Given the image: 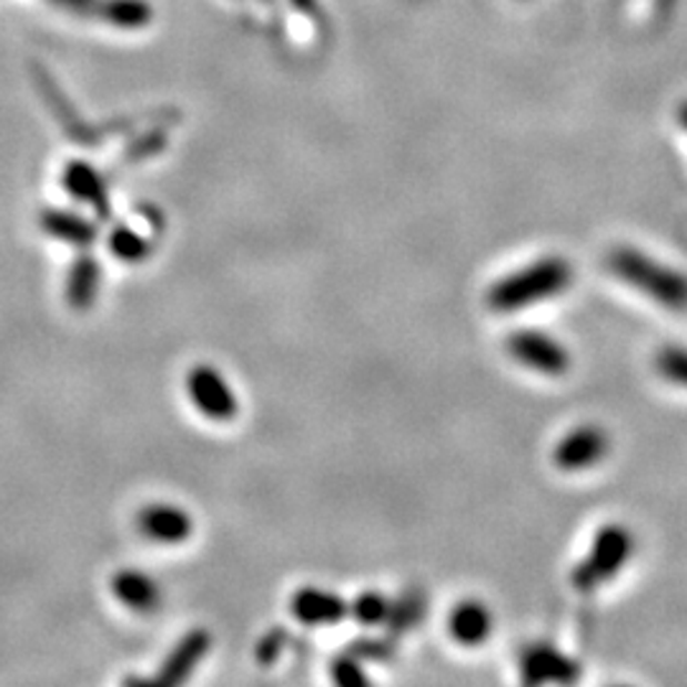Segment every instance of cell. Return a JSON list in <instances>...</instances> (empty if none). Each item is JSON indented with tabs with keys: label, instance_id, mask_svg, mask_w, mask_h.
Listing matches in <instances>:
<instances>
[{
	"label": "cell",
	"instance_id": "15",
	"mask_svg": "<svg viewBox=\"0 0 687 687\" xmlns=\"http://www.w3.org/2000/svg\"><path fill=\"white\" fill-rule=\"evenodd\" d=\"M43 230L49 234H54L57 240L69 242L74 247H90L94 240H98V224L84 220L80 214L72 212H59V209H51V212L43 214Z\"/></svg>",
	"mask_w": 687,
	"mask_h": 687
},
{
	"label": "cell",
	"instance_id": "11",
	"mask_svg": "<svg viewBox=\"0 0 687 687\" xmlns=\"http://www.w3.org/2000/svg\"><path fill=\"white\" fill-rule=\"evenodd\" d=\"M112 594H115L120 604L135 614L159 612L163 602L159 584L141 570H120L112 578Z\"/></svg>",
	"mask_w": 687,
	"mask_h": 687
},
{
	"label": "cell",
	"instance_id": "1",
	"mask_svg": "<svg viewBox=\"0 0 687 687\" xmlns=\"http://www.w3.org/2000/svg\"><path fill=\"white\" fill-rule=\"evenodd\" d=\"M573 267L565 257H543L519 271L504 275L486 293V306L497 313H515L537 306L553 295L568 291Z\"/></svg>",
	"mask_w": 687,
	"mask_h": 687
},
{
	"label": "cell",
	"instance_id": "20",
	"mask_svg": "<svg viewBox=\"0 0 687 687\" xmlns=\"http://www.w3.org/2000/svg\"><path fill=\"white\" fill-rule=\"evenodd\" d=\"M332 675L334 680L339 685H356V683H367V675L362 673V667L356 665V659L350 655V657H342L336 659L334 667H332Z\"/></svg>",
	"mask_w": 687,
	"mask_h": 687
},
{
	"label": "cell",
	"instance_id": "8",
	"mask_svg": "<svg viewBox=\"0 0 687 687\" xmlns=\"http://www.w3.org/2000/svg\"><path fill=\"white\" fill-rule=\"evenodd\" d=\"M138 529L148 540L161 545H181L194 533V519L189 512L173 504H151L138 512Z\"/></svg>",
	"mask_w": 687,
	"mask_h": 687
},
{
	"label": "cell",
	"instance_id": "17",
	"mask_svg": "<svg viewBox=\"0 0 687 687\" xmlns=\"http://www.w3.org/2000/svg\"><path fill=\"white\" fill-rule=\"evenodd\" d=\"M655 367L667 382L687 387V350L685 346H663L655 360Z\"/></svg>",
	"mask_w": 687,
	"mask_h": 687
},
{
	"label": "cell",
	"instance_id": "2",
	"mask_svg": "<svg viewBox=\"0 0 687 687\" xmlns=\"http://www.w3.org/2000/svg\"><path fill=\"white\" fill-rule=\"evenodd\" d=\"M606 267L629 289L645 293L667 311H687V273L659 263L637 247H614Z\"/></svg>",
	"mask_w": 687,
	"mask_h": 687
},
{
	"label": "cell",
	"instance_id": "14",
	"mask_svg": "<svg viewBox=\"0 0 687 687\" xmlns=\"http://www.w3.org/2000/svg\"><path fill=\"white\" fill-rule=\"evenodd\" d=\"M100 281H102V271H100L98 260H94L92 255H82L72 265V271H69V281H67L69 306L77 311L92 309V303L100 293Z\"/></svg>",
	"mask_w": 687,
	"mask_h": 687
},
{
	"label": "cell",
	"instance_id": "13",
	"mask_svg": "<svg viewBox=\"0 0 687 687\" xmlns=\"http://www.w3.org/2000/svg\"><path fill=\"white\" fill-rule=\"evenodd\" d=\"M64 189L72 194L77 202L90 204L98 214H110V196L108 186L98 171L87 163H72L64 171Z\"/></svg>",
	"mask_w": 687,
	"mask_h": 687
},
{
	"label": "cell",
	"instance_id": "9",
	"mask_svg": "<svg viewBox=\"0 0 687 687\" xmlns=\"http://www.w3.org/2000/svg\"><path fill=\"white\" fill-rule=\"evenodd\" d=\"M209 647H212V637L204 629H194L186 634L184 639L173 647L171 655L163 663L161 673L155 675V683L159 685H179L186 683L191 675H194L196 665L206 657Z\"/></svg>",
	"mask_w": 687,
	"mask_h": 687
},
{
	"label": "cell",
	"instance_id": "10",
	"mask_svg": "<svg viewBox=\"0 0 687 687\" xmlns=\"http://www.w3.org/2000/svg\"><path fill=\"white\" fill-rule=\"evenodd\" d=\"M291 612L301 624L326 626V624L342 622L346 612H350V606H346V602L339 594L311 586V588H301L299 594L293 596Z\"/></svg>",
	"mask_w": 687,
	"mask_h": 687
},
{
	"label": "cell",
	"instance_id": "4",
	"mask_svg": "<svg viewBox=\"0 0 687 687\" xmlns=\"http://www.w3.org/2000/svg\"><path fill=\"white\" fill-rule=\"evenodd\" d=\"M507 354L522 364L525 370H533L545 377H563L570 370V354L558 339L547 336L535 329H522L507 336Z\"/></svg>",
	"mask_w": 687,
	"mask_h": 687
},
{
	"label": "cell",
	"instance_id": "19",
	"mask_svg": "<svg viewBox=\"0 0 687 687\" xmlns=\"http://www.w3.org/2000/svg\"><path fill=\"white\" fill-rule=\"evenodd\" d=\"M421 614H423V598L417 594H407L403 602L390 606L387 622L393 624L395 629H411V626L421 619Z\"/></svg>",
	"mask_w": 687,
	"mask_h": 687
},
{
	"label": "cell",
	"instance_id": "3",
	"mask_svg": "<svg viewBox=\"0 0 687 687\" xmlns=\"http://www.w3.org/2000/svg\"><path fill=\"white\" fill-rule=\"evenodd\" d=\"M634 553V537L622 525H606L596 533L590 550L570 573V584L580 594L602 588L614 576H619Z\"/></svg>",
	"mask_w": 687,
	"mask_h": 687
},
{
	"label": "cell",
	"instance_id": "5",
	"mask_svg": "<svg viewBox=\"0 0 687 687\" xmlns=\"http://www.w3.org/2000/svg\"><path fill=\"white\" fill-rule=\"evenodd\" d=\"M186 393L199 413L209 421L228 423L240 413V400L220 370L199 364L186 375Z\"/></svg>",
	"mask_w": 687,
	"mask_h": 687
},
{
	"label": "cell",
	"instance_id": "18",
	"mask_svg": "<svg viewBox=\"0 0 687 687\" xmlns=\"http://www.w3.org/2000/svg\"><path fill=\"white\" fill-rule=\"evenodd\" d=\"M352 614H354V619L360 622V624L375 626V624L387 622L390 602L382 594H375V590H367V594H362L352 604Z\"/></svg>",
	"mask_w": 687,
	"mask_h": 687
},
{
	"label": "cell",
	"instance_id": "16",
	"mask_svg": "<svg viewBox=\"0 0 687 687\" xmlns=\"http://www.w3.org/2000/svg\"><path fill=\"white\" fill-rule=\"evenodd\" d=\"M110 252L115 255L120 263H143L145 257H151L153 252V240L145 238V234L135 232L128 224H118L110 234Z\"/></svg>",
	"mask_w": 687,
	"mask_h": 687
},
{
	"label": "cell",
	"instance_id": "7",
	"mask_svg": "<svg viewBox=\"0 0 687 687\" xmlns=\"http://www.w3.org/2000/svg\"><path fill=\"white\" fill-rule=\"evenodd\" d=\"M522 680L527 685H545V683H558L570 685L580 677L578 663H573L568 655H563L555 647L547 645H533L525 655H522Z\"/></svg>",
	"mask_w": 687,
	"mask_h": 687
},
{
	"label": "cell",
	"instance_id": "12",
	"mask_svg": "<svg viewBox=\"0 0 687 687\" xmlns=\"http://www.w3.org/2000/svg\"><path fill=\"white\" fill-rule=\"evenodd\" d=\"M492 624V612L486 608V604L476 602V598H466V602L456 604L454 612L448 614L451 637L466 647H476L489 639Z\"/></svg>",
	"mask_w": 687,
	"mask_h": 687
},
{
	"label": "cell",
	"instance_id": "21",
	"mask_svg": "<svg viewBox=\"0 0 687 687\" xmlns=\"http://www.w3.org/2000/svg\"><path fill=\"white\" fill-rule=\"evenodd\" d=\"M677 118H680V125L687 130V102L680 104V115H677Z\"/></svg>",
	"mask_w": 687,
	"mask_h": 687
},
{
	"label": "cell",
	"instance_id": "6",
	"mask_svg": "<svg viewBox=\"0 0 687 687\" xmlns=\"http://www.w3.org/2000/svg\"><path fill=\"white\" fill-rule=\"evenodd\" d=\"M608 454V436L602 425H578L565 433L553 451V461L560 472H588L602 464Z\"/></svg>",
	"mask_w": 687,
	"mask_h": 687
}]
</instances>
